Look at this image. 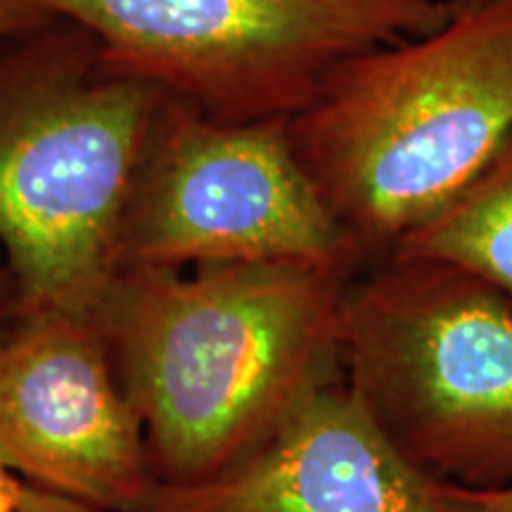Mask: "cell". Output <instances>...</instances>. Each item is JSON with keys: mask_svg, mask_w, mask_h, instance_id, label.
<instances>
[{"mask_svg": "<svg viewBox=\"0 0 512 512\" xmlns=\"http://www.w3.org/2000/svg\"><path fill=\"white\" fill-rule=\"evenodd\" d=\"M344 280L283 261L121 268L95 318L157 484L207 482L238 465L332 377Z\"/></svg>", "mask_w": 512, "mask_h": 512, "instance_id": "cell-1", "label": "cell"}, {"mask_svg": "<svg viewBox=\"0 0 512 512\" xmlns=\"http://www.w3.org/2000/svg\"><path fill=\"white\" fill-rule=\"evenodd\" d=\"M512 133V0L351 55L290 117L299 162L358 252H387L472 183Z\"/></svg>", "mask_w": 512, "mask_h": 512, "instance_id": "cell-2", "label": "cell"}, {"mask_svg": "<svg viewBox=\"0 0 512 512\" xmlns=\"http://www.w3.org/2000/svg\"><path fill=\"white\" fill-rule=\"evenodd\" d=\"M50 27L0 46V252L17 311L95 316L166 95Z\"/></svg>", "mask_w": 512, "mask_h": 512, "instance_id": "cell-3", "label": "cell"}, {"mask_svg": "<svg viewBox=\"0 0 512 512\" xmlns=\"http://www.w3.org/2000/svg\"><path fill=\"white\" fill-rule=\"evenodd\" d=\"M339 361L396 444L460 489L512 486V304L458 268L389 259L347 287Z\"/></svg>", "mask_w": 512, "mask_h": 512, "instance_id": "cell-4", "label": "cell"}, {"mask_svg": "<svg viewBox=\"0 0 512 512\" xmlns=\"http://www.w3.org/2000/svg\"><path fill=\"white\" fill-rule=\"evenodd\" d=\"M107 64L221 121L290 119L335 64L427 34L448 0H38Z\"/></svg>", "mask_w": 512, "mask_h": 512, "instance_id": "cell-5", "label": "cell"}, {"mask_svg": "<svg viewBox=\"0 0 512 512\" xmlns=\"http://www.w3.org/2000/svg\"><path fill=\"white\" fill-rule=\"evenodd\" d=\"M121 254L124 266L283 261L339 273L361 256L299 162L290 119L221 121L171 98L140 164Z\"/></svg>", "mask_w": 512, "mask_h": 512, "instance_id": "cell-6", "label": "cell"}, {"mask_svg": "<svg viewBox=\"0 0 512 512\" xmlns=\"http://www.w3.org/2000/svg\"><path fill=\"white\" fill-rule=\"evenodd\" d=\"M0 460L95 508L147 510L159 484L98 318L15 313L0 337Z\"/></svg>", "mask_w": 512, "mask_h": 512, "instance_id": "cell-7", "label": "cell"}, {"mask_svg": "<svg viewBox=\"0 0 512 512\" xmlns=\"http://www.w3.org/2000/svg\"><path fill=\"white\" fill-rule=\"evenodd\" d=\"M145 512H479L408 456L351 384L323 380L238 465L157 486Z\"/></svg>", "mask_w": 512, "mask_h": 512, "instance_id": "cell-8", "label": "cell"}, {"mask_svg": "<svg viewBox=\"0 0 512 512\" xmlns=\"http://www.w3.org/2000/svg\"><path fill=\"white\" fill-rule=\"evenodd\" d=\"M389 259L453 266L512 304V133L456 200L406 235Z\"/></svg>", "mask_w": 512, "mask_h": 512, "instance_id": "cell-9", "label": "cell"}, {"mask_svg": "<svg viewBox=\"0 0 512 512\" xmlns=\"http://www.w3.org/2000/svg\"><path fill=\"white\" fill-rule=\"evenodd\" d=\"M55 17L38 0H0V46L48 27Z\"/></svg>", "mask_w": 512, "mask_h": 512, "instance_id": "cell-10", "label": "cell"}, {"mask_svg": "<svg viewBox=\"0 0 512 512\" xmlns=\"http://www.w3.org/2000/svg\"><path fill=\"white\" fill-rule=\"evenodd\" d=\"M17 512H107V510L95 508V505L81 503L76 501V498L55 494V491L29 484L27 494H24V501L19 505Z\"/></svg>", "mask_w": 512, "mask_h": 512, "instance_id": "cell-11", "label": "cell"}, {"mask_svg": "<svg viewBox=\"0 0 512 512\" xmlns=\"http://www.w3.org/2000/svg\"><path fill=\"white\" fill-rule=\"evenodd\" d=\"M24 479L0 460V512H17L27 494Z\"/></svg>", "mask_w": 512, "mask_h": 512, "instance_id": "cell-12", "label": "cell"}, {"mask_svg": "<svg viewBox=\"0 0 512 512\" xmlns=\"http://www.w3.org/2000/svg\"><path fill=\"white\" fill-rule=\"evenodd\" d=\"M467 498L475 503L479 512H512V486L505 489H484V491H472L465 489Z\"/></svg>", "mask_w": 512, "mask_h": 512, "instance_id": "cell-13", "label": "cell"}, {"mask_svg": "<svg viewBox=\"0 0 512 512\" xmlns=\"http://www.w3.org/2000/svg\"><path fill=\"white\" fill-rule=\"evenodd\" d=\"M15 313H17L15 287H12L8 268L3 266V268H0V337H3L5 330L10 328Z\"/></svg>", "mask_w": 512, "mask_h": 512, "instance_id": "cell-14", "label": "cell"}]
</instances>
